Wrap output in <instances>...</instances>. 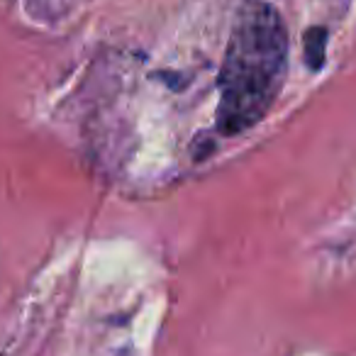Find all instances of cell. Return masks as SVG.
Wrapping results in <instances>:
<instances>
[{
	"mask_svg": "<svg viewBox=\"0 0 356 356\" xmlns=\"http://www.w3.org/2000/svg\"><path fill=\"white\" fill-rule=\"evenodd\" d=\"M302 49H305V64L310 71H320L325 64L327 49V30L325 27H310L302 37Z\"/></svg>",
	"mask_w": 356,
	"mask_h": 356,
	"instance_id": "2",
	"label": "cell"
},
{
	"mask_svg": "<svg viewBox=\"0 0 356 356\" xmlns=\"http://www.w3.org/2000/svg\"><path fill=\"white\" fill-rule=\"evenodd\" d=\"M288 71V30L266 0H244L220 71L218 129L225 137L259 124L276 103Z\"/></svg>",
	"mask_w": 356,
	"mask_h": 356,
	"instance_id": "1",
	"label": "cell"
}]
</instances>
